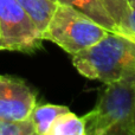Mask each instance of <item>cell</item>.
<instances>
[{"label":"cell","mask_w":135,"mask_h":135,"mask_svg":"<svg viewBox=\"0 0 135 135\" xmlns=\"http://www.w3.org/2000/svg\"><path fill=\"white\" fill-rule=\"evenodd\" d=\"M76 70L90 79L112 83L135 77V43L108 31L91 46L72 55Z\"/></svg>","instance_id":"obj_1"},{"label":"cell","mask_w":135,"mask_h":135,"mask_svg":"<svg viewBox=\"0 0 135 135\" xmlns=\"http://www.w3.org/2000/svg\"><path fill=\"white\" fill-rule=\"evenodd\" d=\"M135 77L105 83L95 108L85 115V134L103 135L115 127L134 126Z\"/></svg>","instance_id":"obj_2"},{"label":"cell","mask_w":135,"mask_h":135,"mask_svg":"<svg viewBox=\"0 0 135 135\" xmlns=\"http://www.w3.org/2000/svg\"><path fill=\"white\" fill-rule=\"evenodd\" d=\"M107 32L105 28L82 12L57 4L46 28L42 33V39L55 43L72 56L95 44Z\"/></svg>","instance_id":"obj_3"},{"label":"cell","mask_w":135,"mask_h":135,"mask_svg":"<svg viewBox=\"0 0 135 135\" xmlns=\"http://www.w3.org/2000/svg\"><path fill=\"white\" fill-rule=\"evenodd\" d=\"M39 31L17 0H0V51L32 54L42 47Z\"/></svg>","instance_id":"obj_4"},{"label":"cell","mask_w":135,"mask_h":135,"mask_svg":"<svg viewBox=\"0 0 135 135\" xmlns=\"http://www.w3.org/2000/svg\"><path fill=\"white\" fill-rule=\"evenodd\" d=\"M36 104L37 91L26 82L13 76H0V121H26Z\"/></svg>","instance_id":"obj_5"},{"label":"cell","mask_w":135,"mask_h":135,"mask_svg":"<svg viewBox=\"0 0 135 135\" xmlns=\"http://www.w3.org/2000/svg\"><path fill=\"white\" fill-rule=\"evenodd\" d=\"M56 4L66 5L77 11L82 12L93 19L95 23L105 28L107 31L115 32V23L109 16L100 0H56Z\"/></svg>","instance_id":"obj_6"},{"label":"cell","mask_w":135,"mask_h":135,"mask_svg":"<svg viewBox=\"0 0 135 135\" xmlns=\"http://www.w3.org/2000/svg\"><path fill=\"white\" fill-rule=\"evenodd\" d=\"M39 31L40 37L52 17L56 2L51 0H17Z\"/></svg>","instance_id":"obj_7"},{"label":"cell","mask_w":135,"mask_h":135,"mask_svg":"<svg viewBox=\"0 0 135 135\" xmlns=\"http://www.w3.org/2000/svg\"><path fill=\"white\" fill-rule=\"evenodd\" d=\"M66 112H69V108L65 105L51 104V103H45V104L39 105L36 104L28 116V120L32 123L36 133L40 135H46L54 120Z\"/></svg>","instance_id":"obj_8"},{"label":"cell","mask_w":135,"mask_h":135,"mask_svg":"<svg viewBox=\"0 0 135 135\" xmlns=\"http://www.w3.org/2000/svg\"><path fill=\"white\" fill-rule=\"evenodd\" d=\"M46 135H85L84 117L69 112L57 116L51 123Z\"/></svg>","instance_id":"obj_9"},{"label":"cell","mask_w":135,"mask_h":135,"mask_svg":"<svg viewBox=\"0 0 135 135\" xmlns=\"http://www.w3.org/2000/svg\"><path fill=\"white\" fill-rule=\"evenodd\" d=\"M100 1L105 8V11L112 17V19L114 20L115 27L120 24L122 18L126 16L128 9L133 7L129 5L128 0H100Z\"/></svg>","instance_id":"obj_10"},{"label":"cell","mask_w":135,"mask_h":135,"mask_svg":"<svg viewBox=\"0 0 135 135\" xmlns=\"http://www.w3.org/2000/svg\"><path fill=\"white\" fill-rule=\"evenodd\" d=\"M115 33L135 43V7H131L119 25L115 27Z\"/></svg>","instance_id":"obj_11"},{"label":"cell","mask_w":135,"mask_h":135,"mask_svg":"<svg viewBox=\"0 0 135 135\" xmlns=\"http://www.w3.org/2000/svg\"><path fill=\"white\" fill-rule=\"evenodd\" d=\"M33 133H35V129H33L32 123L30 122V120H26V121H21L18 128L8 135H32Z\"/></svg>","instance_id":"obj_12"},{"label":"cell","mask_w":135,"mask_h":135,"mask_svg":"<svg viewBox=\"0 0 135 135\" xmlns=\"http://www.w3.org/2000/svg\"><path fill=\"white\" fill-rule=\"evenodd\" d=\"M128 2H129V5H131V6L135 7V0H128Z\"/></svg>","instance_id":"obj_13"},{"label":"cell","mask_w":135,"mask_h":135,"mask_svg":"<svg viewBox=\"0 0 135 135\" xmlns=\"http://www.w3.org/2000/svg\"><path fill=\"white\" fill-rule=\"evenodd\" d=\"M32 135H40V134H38V133H36V132H35V133H33Z\"/></svg>","instance_id":"obj_14"},{"label":"cell","mask_w":135,"mask_h":135,"mask_svg":"<svg viewBox=\"0 0 135 135\" xmlns=\"http://www.w3.org/2000/svg\"><path fill=\"white\" fill-rule=\"evenodd\" d=\"M51 1H54V2H56V0H51Z\"/></svg>","instance_id":"obj_15"},{"label":"cell","mask_w":135,"mask_h":135,"mask_svg":"<svg viewBox=\"0 0 135 135\" xmlns=\"http://www.w3.org/2000/svg\"><path fill=\"white\" fill-rule=\"evenodd\" d=\"M85 135H86V134H85Z\"/></svg>","instance_id":"obj_16"}]
</instances>
